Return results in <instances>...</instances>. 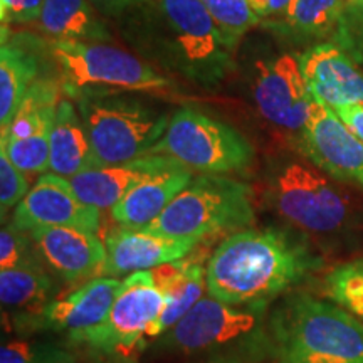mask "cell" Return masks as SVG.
Instances as JSON below:
<instances>
[{"label": "cell", "mask_w": 363, "mask_h": 363, "mask_svg": "<svg viewBox=\"0 0 363 363\" xmlns=\"http://www.w3.org/2000/svg\"><path fill=\"white\" fill-rule=\"evenodd\" d=\"M340 120L355 133L363 142V104H353V106H342L333 110Z\"/></svg>", "instance_id": "cell-34"}, {"label": "cell", "mask_w": 363, "mask_h": 363, "mask_svg": "<svg viewBox=\"0 0 363 363\" xmlns=\"http://www.w3.org/2000/svg\"><path fill=\"white\" fill-rule=\"evenodd\" d=\"M321 266L306 234L276 227L240 230L208 257L207 291L229 305H267Z\"/></svg>", "instance_id": "cell-1"}, {"label": "cell", "mask_w": 363, "mask_h": 363, "mask_svg": "<svg viewBox=\"0 0 363 363\" xmlns=\"http://www.w3.org/2000/svg\"><path fill=\"white\" fill-rule=\"evenodd\" d=\"M29 192V182L24 172L13 165L9 158L7 150L0 145V206H2V219H6L9 208L17 207L22 199Z\"/></svg>", "instance_id": "cell-30"}, {"label": "cell", "mask_w": 363, "mask_h": 363, "mask_svg": "<svg viewBox=\"0 0 363 363\" xmlns=\"http://www.w3.org/2000/svg\"><path fill=\"white\" fill-rule=\"evenodd\" d=\"M177 67L195 83L216 86L233 66L230 49L201 0H158Z\"/></svg>", "instance_id": "cell-9"}, {"label": "cell", "mask_w": 363, "mask_h": 363, "mask_svg": "<svg viewBox=\"0 0 363 363\" xmlns=\"http://www.w3.org/2000/svg\"><path fill=\"white\" fill-rule=\"evenodd\" d=\"M163 308L165 298L153 284L152 272H133L123 281L101 323L69 335V342L84 345L101 355L128 353L147 338L148 330L160 318Z\"/></svg>", "instance_id": "cell-10"}, {"label": "cell", "mask_w": 363, "mask_h": 363, "mask_svg": "<svg viewBox=\"0 0 363 363\" xmlns=\"http://www.w3.org/2000/svg\"><path fill=\"white\" fill-rule=\"evenodd\" d=\"M0 363H78L74 353L61 345L29 338L4 340Z\"/></svg>", "instance_id": "cell-29"}, {"label": "cell", "mask_w": 363, "mask_h": 363, "mask_svg": "<svg viewBox=\"0 0 363 363\" xmlns=\"http://www.w3.org/2000/svg\"><path fill=\"white\" fill-rule=\"evenodd\" d=\"M199 240L179 239L163 235L142 227L120 225L108 234L106 261L101 269V276L128 274V272L150 271L167 264V262L182 259L197 247Z\"/></svg>", "instance_id": "cell-18"}, {"label": "cell", "mask_w": 363, "mask_h": 363, "mask_svg": "<svg viewBox=\"0 0 363 363\" xmlns=\"http://www.w3.org/2000/svg\"><path fill=\"white\" fill-rule=\"evenodd\" d=\"M29 235L39 259L57 279L72 283L101 274L106 246L96 234L74 227H38Z\"/></svg>", "instance_id": "cell-17"}, {"label": "cell", "mask_w": 363, "mask_h": 363, "mask_svg": "<svg viewBox=\"0 0 363 363\" xmlns=\"http://www.w3.org/2000/svg\"><path fill=\"white\" fill-rule=\"evenodd\" d=\"M143 2H147V0H91V4L96 7L98 12L108 13V16L121 13L131 7L140 6Z\"/></svg>", "instance_id": "cell-36"}, {"label": "cell", "mask_w": 363, "mask_h": 363, "mask_svg": "<svg viewBox=\"0 0 363 363\" xmlns=\"http://www.w3.org/2000/svg\"><path fill=\"white\" fill-rule=\"evenodd\" d=\"M194 180V170L184 163L158 172L136 184L111 208V216L120 225L147 227L162 216L169 203Z\"/></svg>", "instance_id": "cell-21"}, {"label": "cell", "mask_w": 363, "mask_h": 363, "mask_svg": "<svg viewBox=\"0 0 363 363\" xmlns=\"http://www.w3.org/2000/svg\"><path fill=\"white\" fill-rule=\"evenodd\" d=\"M123 281L98 276L59 299H51L40 313L29 318L19 328L66 331L67 337L101 323L111 310Z\"/></svg>", "instance_id": "cell-16"}, {"label": "cell", "mask_w": 363, "mask_h": 363, "mask_svg": "<svg viewBox=\"0 0 363 363\" xmlns=\"http://www.w3.org/2000/svg\"><path fill=\"white\" fill-rule=\"evenodd\" d=\"M337 44L355 61H363V0H353L345 9L337 27Z\"/></svg>", "instance_id": "cell-32"}, {"label": "cell", "mask_w": 363, "mask_h": 363, "mask_svg": "<svg viewBox=\"0 0 363 363\" xmlns=\"http://www.w3.org/2000/svg\"><path fill=\"white\" fill-rule=\"evenodd\" d=\"M148 155L172 157L203 175H227L247 170L256 153L246 136L230 125L182 108L170 116L165 133Z\"/></svg>", "instance_id": "cell-8"}, {"label": "cell", "mask_w": 363, "mask_h": 363, "mask_svg": "<svg viewBox=\"0 0 363 363\" xmlns=\"http://www.w3.org/2000/svg\"><path fill=\"white\" fill-rule=\"evenodd\" d=\"M202 256L203 254H197L195 257V254L190 252L182 259L150 269L153 284L165 298V308L148 330L147 338L160 337L203 298V291L207 289V266L202 264Z\"/></svg>", "instance_id": "cell-19"}, {"label": "cell", "mask_w": 363, "mask_h": 363, "mask_svg": "<svg viewBox=\"0 0 363 363\" xmlns=\"http://www.w3.org/2000/svg\"><path fill=\"white\" fill-rule=\"evenodd\" d=\"M267 305H229L206 296L175 326L160 335L157 347L180 355L207 357L208 363H254L274 353Z\"/></svg>", "instance_id": "cell-2"}, {"label": "cell", "mask_w": 363, "mask_h": 363, "mask_svg": "<svg viewBox=\"0 0 363 363\" xmlns=\"http://www.w3.org/2000/svg\"><path fill=\"white\" fill-rule=\"evenodd\" d=\"M247 2L259 19H271V17L283 16L291 0H247Z\"/></svg>", "instance_id": "cell-35"}, {"label": "cell", "mask_w": 363, "mask_h": 363, "mask_svg": "<svg viewBox=\"0 0 363 363\" xmlns=\"http://www.w3.org/2000/svg\"><path fill=\"white\" fill-rule=\"evenodd\" d=\"M298 145L308 160L331 179L363 190V142L326 104L313 101Z\"/></svg>", "instance_id": "cell-13"}, {"label": "cell", "mask_w": 363, "mask_h": 363, "mask_svg": "<svg viewBox=\"0 0 363 363\" xmlns=\"http://www.w3.org/2000/svg\"><path fill=\"white\" fill-rule=\"evenodd\" d=\"M310 160L278 158L266 172L264 197L289 225L320 239L345 238L363 216L348 192Z\"/></svg>", "instance_id": "cell-3"}, {"label": "cell", "mask_w": 363, "mask_h": 363, "mask_svg": "<svg viewBox=\"0 0 363 363\" xmlns=\"http://www.w3.org/2000/svg\"><path fill=\"white\" fill-rule=\"evenodd\" d=\"M35 24L52 40L110 39V33L91 0H44Z\"/></svg>", "instance_id": "cell-24"}, {"label": "cell", "mask_w": 363, "mask_h": 363, "mask_svg": "<svg viewBox=\"0 0 363 363\" xmlns=\"http://www.w3.org/2000/svg\"><path fill=\"white\" fill-rule=\"evenodd\" d=\"M269 326L279 363H363V323L325 299L288 296Z\"/></svg>", "instance_id": "cell-4"}, {"label": "cell", "mask_w": 363, "mask_h": 363, "mask_svg": "<svg viewBox=\"0 0 363 363\" xmlns=\"http://www.w3.org/2000/svg\"><path fill=\"white\" fill-rule=\"evenodd\" d=\"M52 289L54 281L38 254L12 269L0 271L2 308L16 313L17 326L40 313L51 301Z\"/></svg>", "instance_id": "cell-23"}, {"label": "cell", "mask_w": 363, "mask_h": 363, "mask_svg": "<svg viewBox=\"0 0 363 363\" xmlns=\"http://www.w3.org/2000/svg\"><path fill=\"white\" fill-rule=\"evenodd\" d=\"M93 169H99V165L78 106L71 99H61L51 131L49 172L71 179Z\"/></svg>", "instance_id": "cell-22"}, {"label": "cell", "mask_w": 363, "mask_h": 363, "mask_svg": "<svg viewBox=\"0 0 363 363\" xmlns=\"http://www.w3.org/2000/svg\"><path fill=\"white\" fill-rule=\"evenodd\" d=\"M353 0H291L272 29L289 38H318L337 30L345 9Z\"/></svg>", "instance_id": "cell-26"}, {"label": "cell", "mask_w": 363, "mask_h": 363, "mask_svg": "<svg viewBox=\"0 0 363 363\" xmlns=\"http://www.w3.org/2000/svg\"><path fill=\"white\" fill-rule=\"evenodd\" d=\"M201 2L212 16L222 40L230 51L239 44L242 35L261 21L247 0H201Z\"/></svg>", "instance_id": "cell-28"}, {"label": "cell", "mask_w": 363, "mask_h": 363, "mask_svg": "<svg viewBox=\"0 0 363 363\" xmlns=\"http://www.w3.org/2000/svg\"><path fill=\"white\" fill-rule=\"evenodd\" d=\"M252 98L264 121L299 140L315 101L303 76L299 57L281 54L257 61L254 67Z\"/></svg>", "instance_id": "cell-11"}, {"label": "cell", "mask_w": 363, "mask_h": 363, "mask_svg": "<svg viewBox=\"0 0 363 363\" xmlns=\"http://www.w3.org/2000/svg\"><path fill=\"white\" fill-rule=\"evenodd\" d=\"M35 254L33 239L29 233L7 224L0 230V271L12 269Z\"/></svg>", "instance_id": "cell-31"}, {"label": "cell", "mask_w": 363, "mask_h": 363, "mask_svg": "<svg viewBox=\"0 0 363 363\" xmlns=\"http://www.w3.org/2000/svg\"><path fill=\"white\" fill-rule=\"evenodd\" d=\"M12 224L24 233L38 227H74L98 234L101 211L86 206L65 177L45 174L16 207Z\"/></svg>", "instance_id": "cell-14"}, {"label": "cell", "mask_w": 363, "mask_h": 363, "mask_svg": "<svg viewBox=\"0 0 363 363\" xmlns=\"http://www.w3.org/2000/svg\"><path fill=\"white\" fill-rule=\"evenodd\" d=\"M175 163L179 162L167 155H145L128 163L86 170L67 180L86 206L111 211L136 184L170 169Z\"/></svg>", "instance_id": "cell-20"}, {"label": "cell", "mask_w": 363, "mask_h": 363, "mask_svg": "<svg viewBox=\"0 0 363 363\" xmlns=\"http://www.w3.org/2000/svg\"><path fill=\"white\" fill-rule=\"evenodd\" d=\"M252 222V189L247 184L225 175H201L142 229L202 242L207 235L242 229Z\"/></svg>", "instance_id": "cell-6"}, {"label": "cell", "mask_w": 363, "mask_h": 363, "mask_svg": "<svg viewBox=\"0 0 363 363\" xmlns=\"http://www.w3.org/2000/svg\"><path fill=\"white\" fill-rule=\"evenodd\" d=\"M39 62L34 52L2 38L0 48V126L6 130L35 81Z\"/></svg>", "instance_id": "cell-25"}, {"label": "cell", "mask_w": 363, "mask_h": 363, "mask_svg": "<svg viewBox=\"0 0 363 363\" xmlns=\"http://www.w3.org/2000/svg\"><path fill=\"white\" fill-rule=\"evenodd\" d=\"M61 86L71 98L155 93L170 81L143 59L104 40H51Z\"/></svg>", "instance_id": "cell-5"}, {"label": "cell", "mask_w": 363, "mask_h": 363, "mask_svg": "<svg viewBox=\"0 0 363 363\" xmlns=\"http://www.w3.org/2000/svg\"><path fill=\"white\" fill-rule=\"evenodd\" d=\"M299 65L316 101L331 110L363 104V71L342 45H313L299 56Z\"/></svg>", "instance_id": "cell-15"}, {"label": "cell", "mask_w": 363, "mask_h": 363, "mask_svg": "<svg viewBox=\"0 0 363 363\" xmlns=\"http://www.w3.org/2000/svg\"><path fill=\"white\" fill-rule=\"evenodd\" d=\"M76 106L99 167L148 155L170 121L167 113L125 94L79 98Z\"/></svg>", "instance_id": "cell-7"}, {"label": "cell", "mask_w": 363, "mask_h": 363, "mask_svg": "<svg viewBox=\"0 0 363 363\" xmlns=\"http://www.w3.org/2000/svg\"><path fill=\"white\" fill-rule=\"evenodd\" d=\"M44 0H0L2 27L11 24H34L38 22Z\"/></svg>", "instance_id": "cell-33"}, {"label": "cell", "mask_w": 363, "mask_h": 363, "mask_svg": "<svg viewBox=\"0 0 363 363\" xmlns=\"http://www.w3.org/2000/svg\"><path fill=\"white\" fill-rule=\"evenodd\" d=\"M325 294L363 320V259L335 266L325 276Z\"/></svg>", "instance_id": "cell-27"}, {"label": "cell", "mask_w": 363, "mask_h": 363, "mask_svg": "<svg viewBox=\"0 0 363 363\" xmlns=\"http://www.w3.org/2000/svg\"><path fill=\"white\" fill-rule=\"evenodd\" d=\"M61 88L38 79L22 99L19 110L0 135V145L24 174H44L51 165V131L61 103Z\"/></svg>", "instance_id": "cell-12"}]
</instances>
